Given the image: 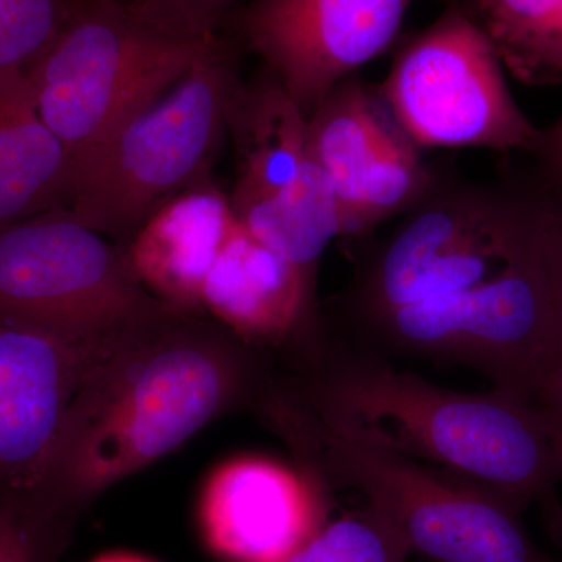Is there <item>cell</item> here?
Masks as SVG:
<instances>
[{
    "label": "cell",
    "mask_w": 562,
    "mask_h": 562,
    "mask_svg": "<svg viewBox=\"0 0 562 562\" xmlns=\"http://www.w3.org/2000/svg\"><path fill=\"white\" fill-rule=\"evenodd\" d=\"M561 214L547 179L525 190L435 176L362 255L339 324L364 321L402 346L475 355L495 382L541 379L560 355Z\"/></svg>",
    "instance_id": "6da1fadb"
},
{
    "label": "cell",
    "mask_w": 562,
    "mask_h": 562,
    "mask_svg": "<svg viewBox=\"0 0 562 562\" xmlns=\"http://www.w3.org/2000/svg\"><path fill=\"white\" fill-rule=\"evenodd\" d=\"M297 401L351 438L508 498L539 506L562 543V462L538 403L494 386L447 390L398 371L375 351L328 336L313 351Z\"/></svg>",
    "instance_id": "7a4b0ae2"
},
{
    "label": "cell",
    "mask_w": 562,
    "mask_h": 562,
    "mask_svg": "<svg viewBox=\"0 0 562 562\" xmlns=\"http://www.w3.org/2000/svg\"><path fill=\"white\" fill-rule=\"evenodd\" d=\"M173 324L122 347L81 387L41 487L50 501L77 513L190 441L243 391L239 361Z\"/></svg>",
    "instance_id": "3957f363"
},
{
    "label": "cell",
    "mask_w": 562,
    "mask_h": 562,
    "mask_svg": "<svg viewBox=\"0 0 562 562\" xmlns=\"http://www.w3.org/2000/svg\"><path fill=\"white\" fill-rule=\"evenodd\" d=\"M325 491L361 494L409 553L435 562H557L532 543L522 506L351 438L284 392L262 406Z\"/></svg>",
    "instance_id": "277c9868"
},
{
    "label": "cell",
    "mask_w": 562,
    "mask_h": 562,
    "mask_svg": "<svg viewBox=\"0 0 562 562\" xmlns=\"http://www.w3.org/2000/svg\"><path fill=\"white\" fill-rule=\"evenodd\" d=\"M241 85L235 47L217 36L171 90L74 165L66 209L102 235L133 238L173 195L211 176Z\"/></svg>",
    "instance_id": "5b68a950"
},
{
    "label": "cell",
    "mask_w": 562,
    "mask_h": 562,
    "mask_svg": "<svg viewBox=\"0 0 562 562\" xmlns=\"http://www.w3.org/2000/svg\"><path fill=\"white\" fill-rule=\"evenodd\" d=\"M216 38L184 40L162 32L124 0H77L25 76L41 120L74 168L171 90Z\"/></svg>",
    "instance_id": "8992f818"
},
{
    "label": "cell",
    "mask_w": 562,
    "mask_h": 562,
    "mask_svg": "<svg viewBox=\"0 0 562 562\" xmlns=\"http://www.w3.org/2000/svg\"><path fill=\"white\" fill-rule=\"evenodd\" d=\"M179 316L139 283L124 250L66 206L0 231V324L124 342Z\"/></svg>",
    "instance_id": "52a82bcc"
},
{
    "label": "cell",
    "mask_w": 562,
    "mask_h": 562,
    "mask_svg": "<svg viewBox=\"0 0 562 562\" xmlns=\"http://www.w3.org/2000/svg\"><path fill=\"white\" fill-rule=\"evenodd\" d=\"M483 29L450 7L397 57L382 92L419 149L535 151L539 128L525 116Z\"/></svg>",
    "instance_id": "ba28073f"
},
{
    "label": "cell",
    "mask_w": 562,
    "mask_h": 562,
    "mask_svg": "<svg viewBox=\"0 0 562 562\" xmlns=\"http://www.w3.org/2000/svg\"><path fill=\"white\" fill-rule=\"evenodd\" d=\"M310 150L338 202L342 236H366L419 201L435 172L382 92L349 77L308 117Z\"/></svg>",
    "instance_id": "9c48e42d"
},
{
    "label": "cell",
    "mask_w": 562,
    "mask_h": 562,
    "mask_svg": "<svg viewBox=\"0 0 562 562\" xmlns=\"http://www.w3.org/2000/svg\"><path fill=\"white\" fill-rule=\"evenodd\" d=\"M413 0H251L236 18L306 120L355 70L382 55Z\"/></svg>",
    "instance_id": "30bf717a"
},
{
    "label": "cell",
    "mask_w": 562,
    "mask_h": 562,
    "mask_svg": "<svg viewBox=\"0 0 562 562\" xmlns=\"http://www.w3.org/2000/svg\"><path fill=\"white\" fill-rule=\"evenodd\" d=\"M135 339L72 342L0 324V486L41 491L81 387Z\"/></svg>",
    "instance_id": "8fae6325"
},
{
    "label": "cell",
    "mask_w": 562,
    "mask_h": 562,
    "mask_svg": "<svg viewBox=\"0 0 562 562\" xmlns=\"http://www.w3.org/2000/svg\"><path fill=\"white\" fill-rule=\"evenodd\" d=\"M328 492L262 457L213 469L198 502L203 543L222 562H288L328 524Z\"/></svg>",
    "instance_id": "7c38bea8"
},
{
    "label": "cell",
    "mask_w": 562,
    "mask_h": 562,
    "mask_svg": "<svg viewBox=\"0 0 562 562\" xmlns=\"http://www.w3.org/2000/svg\"><path fill=\"white\" fill-rule=\"evenodd\" d=\"M236 222L231 198L205 177L173 195L133 235L125 250L132 272L176 312H199L203 284Z\"/></svg>",
    "instance_id": "4fadbf2b"
},
{
    "label": "cell",
    "mask_w": 562,
    "mask_h": 562,
    "mask_svg": "<svg viewBox=\"0 0 562 562\" xmlns=\"http://www.w3.org/2000/svg\"><path fill=\"white\" fill-rule=\"evenodd\" d=\"M310 276L236 222L203 284V308L250 342H280L301 325Z\"/></svg>",
    "instance_id": "5bb4252c"
},
{
    "label": "cell",
    "mask_w": 562,
    "mask_h": 562,
    "mask_svg": "<svg viewBox=\"0 0 562 562\" xmlns=\"http://www.w3.org/2000/svg\"><path fill=\"white\" fill-rule=\"evenodd\" d=\"M236 183L233 209L288 191L313 162L308 120L271 72L241 85L231 111Z\"/></svg>",
    "instance_id": "9a60e30c"
},
{
    "label": "cell",
    "mask_w": 562,
    "mask_h": 562,
    "mask_svg": "<svg viewBox=\"0 0 562 562\" xmlns=\"http://www.w3.org/2000/svg\"><path fill=\"white\" fill-rule=\"evenodd\" d=\"M72 162L41 120L24 72L0 74V231L68 206Z\"/></svg>",
    "instance_id": "2e32d148"
},
{
    "label": "cell",
    "mask_w": 562,
    "mask_h": 562,
    "mask_svg": "<svg viewBox=\"0 0 562 562\" xmlns=\"http://www.w3.org/2000/svg\"><path fill=\"white\" fill-rule=\"evenodd\" d=\"M233 211L258 241L308 276L328 244L342 236L335 192L314 157L302 179L290 190Z\"/></svg>",
    "instance_id": "e0dca14e"
},
{
    "label": "cell",
    "mask_w": 562,
    "mask_h": 562,
    "mask_svg": "<svg viewBox=\"0 0 562 562\" xmlns=\"http://www.w3.org/2000/svg\"><path fill=\"white\" fill-rule=\"evenodd\" d=\"M465 11L517 80L562 81V0H471Z\"/></svg>",
    "instance_id": "ac0fdd59"
},
{
    "label": "cell",
    "mask_w": 562,
    "mask_h": 562,
    "mask_svg": "<svg viewBox=\"0 0 562 562\" xmlns=\"http://www.w3.org/2000/svg\"><path fill=\"white\" fill-rule=\"evenodd\" d=\"M74 516L41 491L0 486V562H58Z\"/></svg>",
    "instance_id": "d6986e66"
},
{
    "label": "cell",
    "mask_w": 562,
    "mask_h": 562,
    "mask_svg": "<svg viewBox=\"0 0 562 562\" xmlns=\"http://www.w3.org/2000/svg\"><path fill=\"white\" fill-rule=\"evenodd\" d=\"M409 550L369 508L325 525L288 562H408Z\"/></svg>",
    "instance_id": "ffe728a7"
},
{
    "label": "cell",
    "mask_w": 562,
    "mask_h": 562,
    "mask_svg": "<svg viewBox=\"0 0 562 562\" xmlns=\"http://www.w3.org/2000/svg\"><path fill=\"white\" fill-rule=\"evenodd\" d=\"M76 2L0 0V74H27L61 31Z\"/></svg>",
    "instance_id": "44dd1931"
},
{
    "label": "cell",
    "mask_w": 562,
    "mask_h": 562,
    "mask_svg": "<svg viewBox=\"0 0 562 562\" xmlns=\"http://www.w3.org/2000/svg\"><path fill=\"white\" fill-rule=\"evenodd\" d=\"M144 21L184 40L216 38L225 13L238 0H124Z\"/></svg>",
    "instance_id": "7402d4cb"
},
{
    "label": "cell",
    "mask_w": 562,
    "mask_h": 562,
    "mask_svg": "<svg viewBox=\"0 0 562 562\" xmlns=\"http://www.w3.org/2000/svg\"><path fill=\"white\" fill-rule=\"evenodd\" d=\"M536 403H538L550 430H552L558 454H560L562 462V357L558 360L546 384H543Z\"/></svg>",
    "instance_id": "603a6c76"
},
{
    "label": "cell",
    "mask_w": 562,
    "mask_h": 562,
    "mask_svg": "<svg viewBox=\"0 0 562 562\" xmlns=\"http://www.w3.org/2000/svg\"><path fill=\"white\" fill-rule=\"evenodd\" d=\"M532 154L541 161L546 179L562 192V120L539 133Z\"/></svg>",
    "instance_id": "cb8c5ba5"
},
{
    "label": "cell",
    "mask_w": 562,
    "mask_h": 562,
    "mask_svg": "<svg viewBox=\"0 0 562 562\" xmlns=\"http://www.w3.org/2000/svg\"><path fill=\"white\" fill-rule=\"evenodd\" d=\"M558 306H560V358L562 357V216L557 238ZM558 358V360H560ZM558 362V361H557Z\"/></svg>",
    "instance_id": "d4e9b609"
},
{
    "label": "cell",
    "mask_w": 562,
    "mask_h": 562,
    "mask_svg": "<svg viewBox=\"0 0 562 562\" xmlns=\"http://www.w3.org/2000/svg\"><path fill=\"white\" fill-rule=\"evenodd\" d=\"M91 562H155L149 560V558L140 557V554L131 553V552H109L99 554L98 558H94Z\"/></svg>",
    "instance_id": "484cf974"
},
{
    "label": "cell",
    "mask_w": 562,
    "mask_h": 562,
    "mask_svg": "<svg viewBox=\"0 0 562 562\" xmlns=\"http://www.w3.org/2000/svg\"><path fill=\"white\" fill-rule=\"evenodd\" d=\"M558 191H560V190H558ZM560 192H561V191H560Z\"/></svg>",
    "instance_id": "4316f807"
}]
</instances>
